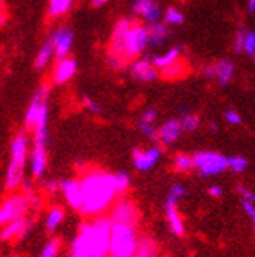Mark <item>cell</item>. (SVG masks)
<instances>
[{"mask_svg":"<svg viewBox=\"0 0 255 257\" xmlns=\"http://www.w3.org/2000/svg\"><path fill=\"white\" fill-rule=\"evenodd\" d=\"M107 63L110 64L113 69H122L124 64H125V60L121 58V57H118V55L111 54V52H108L107 54Z\"/></svg>","mask_w":255,"mask_h":257,"instance_id":"39","label":"cell"},{"mask_svg":"<svg viewBox=\"0 0 255 257\" xmlns=\"http://www.w3.org/2000/svg\"><path fill=\"white\" fill-rule=\"evenodd\" d=\"M247 10L249 13H255V0H247Z\"/></svg>","mask_w":255,"mask_h":257,"instance_id":"49","label":"cell"},{"mask_svg":"<svg viewBox=\"0 0 255 257\" xmlns=\"http://www.w3.org/2000/svg\"><path fill=\"white\" fill-rule=\"evenodd\" d=\"M63 220H65V210L61 207H52L46 216V229L49 232H54V230L63 223Z\"/></svg>","mask_w":255,"mask_h":257,"instance_id":"27","label":"cell"},{"mask_svg":"<svg viewBox=\"0 0 255 257\" xmlns=\"http://www.w3.org/2000/svg\"><path fill=\"white\" fill-rule=\"evenodd\" d=\"M158 248H157V243L150 238H139L138 243V249L135 252L133 257H157Z\"/></svg>","mask_w":255,"mask_h":257,"instance_id":"26","label":"cell"},{"mask_svg":"<svg viewBox=\"0 0 255 257\" xmlns=\"http://www.w3.org/2000/svg\"><path fill=\"white\" fill-rule=\"evenodd\" d=\"M163 21H164V24H168V25H180V24H183L185 16H183V13L180 10L171 7V8H168L166 11H164Z\"/></svg>","mask_w":255,"mask_h":257,"instance_id":"28","label":"cell"},{"mask_svg":"<svg viewBox=\"0 0 255 257\" xmlns=\"http://www.w3.org/2000/svg\"><path fill=\"white\" fill-rule=\"evenodd\" d=\"M50 36H52V43L55 49V58L58 60L69 57L74 44V32L69 25H61Z\"/></svg>","mask_w":255,"mask_h":257,"instance_id":"10","label":"cell"},{"mask_svg":"<svg viewBox=\"0 0 255 257\" xmlns=\"http://www.w3.org/2000/svg\"><path fill=\"white\" fill-rule=\"evenodd\" d=\"M30 207V193H16V195L8 196L0 204V224L5 226L19 218H24Z\"/></svg>","mask_w":255,"mask_h":257,"instance_id":"5","label":"cell"},{"mask_svg":"<svg viewBox=\"0 0 255 257\" xmlns=\"http://www.w3.org/2000/svg\"><path fill=\"white\" fill-rule=\"evenodd\" d=\"M161 72L166 79H177V77H180L183 74V63H180L177 60L172 64H169L168 68L161 69Z\"/></svg>","mask_w":255,"mask_h":257,"instance_id":"32","label":"cell"},{"mask_svg":"<svg viewBox=\"0 0 255 257\" xmlns=\"http://www.w3.org/2000/svg\"><path fill=\"white\" fill-rule=\"evenodd\" d=\"M210 128H211V132H216V125H214V124H211Z\"/></svg>","mask_w":255,"mask_h":257,"instance_id":"51","label":"cell"},{"mask_svg":"<svg viewBox=\"0 0 255 257\" xmlns=\"http://www.w3.org/2000/svg\"><path fill=\"white\" fill-rule=\"evenodd\" d=\"M157 119V110L155 108H147L144 110V113L141 114V122H149V124H154Z\"/></svg>","mask_w":255,"mask_h":257,"instance_id":"42","label":"cell"},{"mask_svg":"<svg viewBox=\"0 0 255 257\" xmlns=\"http://www.w3.org/2000/svg\"><path fill=\"white\" fill-rule=\"evenodd\" d=\"M58 248H60V243L58 240H50L46 243V246L43 248L40 257H57L58 254Z\"/></svg>","mask_w":255,"mask_h":257,"instance_id":"36","label":"cell"},{"mask_svg":"<svg viewBox=\"0 0 255 257\" xmlns=\"http://www.w3.org/2000/svg\"><path fill=\"white\" fill-rule=\"evenodd\" d=\"M169 195H172V196H175V198L180 199L182 196H185V195H186V190H185V187H183L182 184H174V185L171 187Z\"/></svg>","mask_w":255,"mask_h":257,"instance_id":"43","label":"cell"},{"mask_svg":"<svg viewBox=\"0 0 255 257\" xmlns=\"http://www.w3.org/2000/svg\"><path fill=\"white\" fill-rule=\"evenodd\" d=\"M138 234L135 224L113 223L110 234V249L111 257H133L138 249Z\"/></svg>","mask_w":255,"mask_h":257,"instance_id":"4","label":"cell"},{"mask_svg":"<svg viewBox=\"0 0 255 257\" xmlns=\"http://www.w3.org/2000/svg\"><path fill=\"white\" fill-rule=\"evenodd\" d=\"M149 32V46L150 47H158L161 46L166 38L169 36V29H168V24L164 22H155V24H150L147 27Z\"/></svg>","mask_w":255,"mask_h":257,"instance_id":"23","label":"cell"},{"mask_svg":"<svg viewBox=\"0 0 255 257\" xmlns=\"http://www.w3.org/2000/svg\"><path fill=\"white\" fill-rule=\"evenodd\" d=\"M7 24V11H0V27Z\"/></svg>","mask_w":255,"mask_h":257,"instance_id":"48","label":"cell"},{"mask_svg":"<svg viewBox=\"0 0 255 257\" xmlns=\"http://www.w3.org/2000/svg\"><path fill=\"white\" fill-rule=\"evenodd\" d=\"M182 134V124L178 119H169L158 128V140L163 145H172Z\"/></svg>","mask_w":255,"mask_h":257,"instance_id":"21","label":"cell"},{"mask_svg":"<svg viewBox=\"0 0 255 257\" xmlns=\"http://www.w3.org/2000/svg\"><path fill=\"white\" fill-rule=\"evenodd\" d=\"M149 46V32L147 27L143 24L133 22L132 27L129 29L125 35V43H124V60H135L141 55L146 47Z\"/></svg>","mask_w":255,"mask_h":257,"instance_id":"6","label":"cell"},{"mask_svg":"<svg viewBox=\"0 0 255 257\" xmlns=\"http://www.w3.org/2000/svg\"><path fill=\"white\" fill-rule=\"evenodd\" d=\"M110 218L113 223L135 224L138 220V210L130 201H119L118 204H114Z\"/></svg>","mask_w":255,"mask_h":257,"instance_id":"17","label":"cell"},{"mask_svg":"<svg viewBox=\"0 0 255 257\" xmlns=\"http://www.w3.org/2000/svg\"><path fill=\"white\" fill-rule=\"evenodd\" d=\"M174 166L177 171H189L191 168H194L193 157L186 156V154H177L174 159Z\"/></svg>","mask_w":255,"mask_h":257,"instance_id":"29","label":"cell"},{"mask_svg":"<svg viewBox=\"0 0 255 257\" xmlns=\"http://www.w3.org/2000/svg\"><path fill=\"white\" fill-rule=\"evenodd\" d=\"M238 191H239V195L243 196V199L250 201V202L255 204V191H252V190H249L246 187H238Z\"/></svg>","mask_w":255,"mask_h":257,"instance_id":"45","label":"cell"},{"mask_svg":"<svg viewBox=\"0 0 255 257\" xmlns=\"http://www.w3.org/2000/svg\"><path fill=\"white\" fill-rule=\"evenodd\" d=\"M83 105H85V108H86L88 111H91V113H94V114H102V107L97 104V102H96L94 99H91V97L85 96V97H83Z\"/></svg>","mask_w":255,"mask_h":257,"instance_id":"37","label":"cell"},{"mask_svg":"<svg viewBox=\"0 0 255 257\" xmlns=\"http://www.w3.org/2000/svg\"><path fill=\"white\" fill-rule=\"evenodd\" d=\"M222 188L221 187H218V185H211L210 188H208V195L210 196H213V198H219V196H222Z\"/></svg>","mask_w":255,"mask_h":257,"instance_id":"46","label":"cell"},{"mask_svg":"<svg viewBox=\"0 0 255 257\" xmlns=\"http://www.w3.org/2000/svg\"><path fill=\"white\" fill-rule=\"evenodd\" d=\"M75 72H77V61H75V58H58L54 66L52 82L54 85H65L75 75Z\"/></svg>","mask_w":255,"mask_h":257,"instance_id":"15","label":"cell"},{"mask_svg":"<svg viewBox=\"0 0 255 257\" xmlns=\"http://www.w3.org/2000/svg\"><path fill=\"white\" fill-rule=\"evenodd\" d=\"M193 162H194V168H197L203 177L216 176L228 168L227 157H224L219 152H211V151H202L194 154Z\"/></svg>","mask_w":255,"mask_h":257,"instance_id":"7","label":"cell"},{"mask_svg":"<svg viewBox=\"0 0 255 257\" xmlns=\"http://www.w3.org/2000/svg\"><path fill=\"white\" fill-rule=\"evenodd\" d=\"M80 185L83 191V205L80 212L83 215L104 213L118 195L114 174L107 171H88L80 179Z\"/></svg>","mask_w":255,"mask_h":257,"instance_id":"1","label":"cell"},{"mask_svg":"<svg viewBox=\"0 0 255 257\" xmlns=\"http://www.w3.org/2000/svg\"><path fill=\"white\" fill-rule=\"evenodd\" d=\"M7 5H5V0H0V11H5Z\"/></svg>","mask_w":255,"mask_h":257,"instance_id":"50","label":"cell"},{"mask_svg":"<svg viewBox=\"0 0 255 257\" xmlns=\"http://www.w3.org/2000/svg\"><path fill=\"white\" fill-rule=\"evenodd\" d=\"M180 124H182V131L183 132H194L196 128L199 127V118H197V114H193V113L183 114L182 119H180Z\"/></svg>","mask_w":255,"mask_h":257,"instance_id":"31","label":"cell"},{"mask_svg":"<svg viewBox=\"0 0 255 257\" xmlns=\"http://www.w3.org/2000/svg\"><path fill=\"white\" fill-rule=\"evenodd\" d=\"M202 74L205 77H210V79H216L219 82V85L225 86L228 85L235 77V66L230 60L222 58L219 61H214L211 64H207L203 66Z\"/></svg>","mask_w":255,"mask_h":257,"instance_id":"9","label":"cell"},{"mask_svg":"<svg viewBox=\"0 0 255 257\" xmlns=\"http://www.w3.org/2000/svg\"><path fill=\"white\" fill-rule=\"evenodd\" d=\"M244 33L246 30L239 29L235 35V41H233V47H235V52L236 54H241L244 50Z\"/></svg>","mask_w":255,"mask_h":257,"instance_id":"38","label":"cell"},{"mask_svg":"<svg viewBox=\"0 0 255 257\" xmlns=\"http://www.w3.org/2000/svg\"><path fill=\"white\" fill-rule=\"evenodd\" d=\"M132 11L149 25L158 22L161 18V8L157 0H133Z\"/></svg>","mask_w":255,"mask_h":257,"instance_id":"13","label":"cell"},{"mask_svg":"<svg viewBox=\"0 0 255 257\" xmlns=\"http://www.w3.org/2000/svg\"><path fill=\"white\" fill-rule=\"evenodd\" d=\"M44 190L47 193H57L60 190V181H55V179H49V181L44 182Z\"/></svg>","mask_w":255,"mask_h":257,"instance_id":"44","label":"cell"},{"mask_svg":"<svg viewBox=\"0 0 255 257\" xmlns=\"http://www.w3.org/2000/svg\"><path fill=\"white\" fill-rule=\"evenodd\" d=\"M110 2V0H91V4L94 8H100V7H104Z\"/></svg>","mask_w":255,"mask_h":257,"instance_id":"47","label":"cell"},{"mask_svg":"<svg viewBox=\"0 0 255 257\" xmlns=\"http://www.w3.org/2000/svg\"><path fill=\"white\" fill-rule=\"evenodd\" d=\"M111 226V218L105 216L83 224L72 243L69 257H105L110 249Z\"/></svg>","mask_w":255,"mask_h":257,"instance_id":"2","label":"cell"},{"mask_svg":"<svg viewBox=\"0 0 255 257\" xmlns=\"http://www.w3.org/2000/svg\"><path fill=\"white\" fill-rule=\"evenodd\" d=\"M132 21L130 19H119L116 22V25L113 27V33H111V40H110V50L108 52L118 55L121 58H124V43H125V35L129 32V29L132 27Z\"/></svg>","mask_w":255,"mask_h":257,"instance_id":"14","label":"cell"},{"mask_svg":"<svg viewBox=\"0 0 255 257\" xmlns=\"http://www.w3.org/2000/svg\"><path fill=\"white\" fill-rule=\"evenodd\" d=\"M243 209H244L246 215L249 216V220L252 221V224H253V227H255V204L250 202V201L243 199Z\"/></svg>","mask_w":255,"mask_h":257,"instance_id":"41","label":"cell"},{"mask_svg":"<svg viewBox=\"0 0 255 257\" xmlns=\"http://www.w3.org/2000/svg\"><path fill=\"white\" fill-rule=\"evenodd\" d=\"M75 0H49L47 13L50 18H61L74 7Z\"/></svg>","mask_w":255,"mask_h":257,"instance_id":"25","label":"cell"},{"mask_svg":"<svg viewBox=\"0 0 255 257\" xmlns=\"http://www.w3.org/2000/svg\"><path fill=\"white\" fill-rule=\"evenodd\" d=\"M138 128H139V132H141L144 137L147 138H152V140H158V131H157V127L154 124H149V122H141L139 121L138 124Z\"/></svg>","mask_w":255,"mask_h":257,"instance_id":"35","label":"cell"},{"mask_svg":"<svg viewBox=\"0 0 255 257\" xmlns=\"http://www.w3.org/2000/svg\"><path fill=\"white\" fill-rule=\"evenodd\" d=\"M177 201H178V198L169 195L166 198V202H164V209H166V216H168V223H169L171 230L177 237H182L185 234V227H183V221H182L180 215L177 212Z\"/></svg>","mask_w":255,"mask_h":257,"instance_id":"19","label":"cell"},{"mask_svg":"<svg viewBox=\"0 0 255 257\" xmlns=\"http://www.w3.org/2000/svg\"><path fill=\"white\" fill-rule=\"evenodd\" d=\"M129 72L132 75V79L143 82V83H149L157 80V68L152 64V61L149 58H135L132 60L130 66H129Z\"/></svg>","mask_w":255,"mask_h":257,"instance_id":"11","label":"cell"},{"mask_svg":"<svg viewBox=\"0 0 255 257\" xmlns=\"http://www.w3.org/2000/svg\"><path fill=\"white\" fill-rule=\"evenodd\" d=\"M228 162V168L235 173H243L246 168H247V160L241 156H233V157H228L227 159Z\"/></svg>","mask_w":255,"mask_h":257,"instance_id":"33","label":"cell"},{"mask_svg":"<svg viewBox=\"0 0 255 257\" xmlns=\"http://www.w3.org/2000/svg\"><path fill=\"white\" fill-rule=\"evenodd\" d=\"M49 104V86L47 85H41L40 88L36 89L35 94L32 96V100L25 110V114H24V124L27 128H32L40 118V114L43 111V108Z\"/></svg>","mask_w":255,"mask_h":257,"instance_id":"8","label":"cell"},{"mask_svg":"<svg viewBox=\"0 0 255 257\" xmlns=\"http://www.w3.org/2000/svg\"><path fill=\"white\" fill-rule=\"evenodd\" d=\"M161 157V149L160 148H147V149H133L132 159L133 165L138 171H149L157 165V162Z\"/></svg>","mask_w":255,"mask_h":257,"instance_id":"12","label":"cell"},{"mask_svg":"<svg viewBox=\"0 0 255 257\" xmlns=\"http://www.w3.org/2000/svg\"><path fill=\"white\" fill-rule=\"evenodd\" d=\"M30 171L35 179H43L47 170V148L46 146H36L33 145L30 149Z\"/></svg>","mask_w":255,"mask_h":257,"instance_id":"18","label":"cell"},{"mask_svg":"<svg viewBox=\"0 0 255 257\" xmlns=\"http://www.w3.org/2000/svg\"><path fill=\"white\" fill-rule=\"evenodd\" d=\"M60 191L63 193L66 202L72 209H77V210L82 209L83 191H82L80 181H75V179H65V181H60Z\"/></svg>","mask_w":255,"mask_h":257,"instance_id":"16","label":"cell"},{"mask_svg":"<svg viewBox=\"0 0 255 257\" xmlns=\"http://www.w3.org/2000/svg\"><path fill=\"white\" fill-rule=\"evenodd\" d=\"M30 141L25 132L16 134L10 148V163L7 168L5 187L8 190H16L24 182V170L30 156Z\"/></svg>","mask_w":255,"mask_h":257,"instance_id":"3","label":"cell"},{"mask_svg":"<svg viewBox=\"0 0 255 257\" xmlns=\"http://www.w3.org/2000/svg\"><path fill=\"white\" fill-rule=\"evenodd\" d=\"M29 227H30V221L25 220V218H19V220H15V221L5 224L0 237L5 238V240L24 237L25 234L29 232Z\"/></svg>","mask_w":255,"mask_h":257,"instance_id":"22","label":"cell"},{"mask_svg":"<svg viewBox=\"0 0 255 257\" xmlns=\"http://www.w3.org/2000/svg\"><path fill=\"white\" fill-rule=\"evenodd\" d=\"M55 58V49L52 43V36H49L47 40L38 49V54L35 57V69L36 71H44L49 68V64Z\"/></svg>","mask_w":255,"mask_h":257,"instance_id":"20","label":"cell"},{"mask_svg":"<svg viewBox=\"0 0 255 257\" xmlns=\"http://www.w3.org/2000/svg\"><path fill=\"white\" fill-rule=\"evenodd\" d=\"M178 57H180V47L175 46V47L169 49L168 52H164L163 55L150 57L149 60L152 61V64H154L157 69H164V68H168L169 64H172L174 61H177Z\"/></svg>","mask_w":255,"mask_h":257,"instance_id":"24","label":"cell"},{"mask_svg":"<svg viewBox=\"0 0 255 257\" xmlns=\"http://www.w3.org/2000/svg\"><path fill=\"white\" fill-rule=\"evenodd\" d=\"M114 184H116L118 195H122V193H125L130 187V176L125 171H119L114 174Z\"/></svg>","mask_w":255,"mask_h":257,"instance_id":"30","label":"cell"},{"mask_svg":"<svg viewBox=\"0 0 255 257\" xmlns=\"http://www.w3.org/2000/svg\"><path fill=\"white\" fill-rule=\"evenodd\" d=\"M244 54L255 57V30H246L244 33Z\"/></svg>","mask_w":255,"mask_h":257,"instance_id":"34","label":"cell"},{"mask_svg":"<svg viewBox=\"0 0 255 257\" xmlns=\"http://www.w3.org/2000/svg\"><path fill=\"white\" fill-rule=\"evenodd\" d=\"M224 118H225V121H227L228 124H232V125L241 124V116H239V113L235 111V110H232V108H230V110H225Z\"/></svg>","mask_w":255,"mask_h":257,"instance_id":"40","label":"cell"}]
</instances>
